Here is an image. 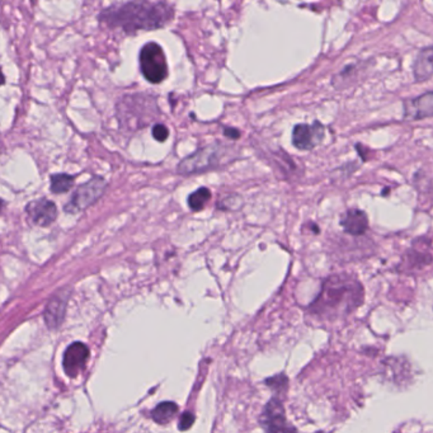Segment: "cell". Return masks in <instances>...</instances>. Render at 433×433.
Segmentation results:
<instances>
[{"label":"cell","mask_w":433,"mask_h":433,"mask_svg":"<svg viewBox=\"0 0 433 433\" xmlns=\"http://www.w3.org/2000/svg\"><path fill=\"white\" fill-rule=\"evenodd\" d=\"M174 6L167 1H127L115 3L99 14V22L112 30L127 34L138 31H154L171 23Z\"/></svg>","instance_id":"6da1fadb"},{"label":"cell","mask_w":433,"mask_h":433,"mask_svg":"<svg viewBox=\"0 0 433 433\" xmlns=\"http://www.w3.org/2000/svg\"><path fill=\"white\" fill-rule=\"evenodd\" d=\"M363 302V286L349 273L329 276L309 311L324 321H333L351 314Z\"/></svg>","instance_id":"7a4b0ae2"},{"label":"cell","mask_w":433,"mask_h":433,"mask_svg":"<svg viewBox=\"0 0 433 433\" xmlns=\"http://www.w3.org/2000/svg\"><path fill=\"white\" fill-rule=\"evenodd\" d=\"M157 101L148 94H126L118 102L119 126L131 131L149 125L151 119L157 117Z\"/></svg>","instance_id":"3957f363"},{"label":"cell","mask_w":433,"mask_h":433,"mask_svg":"<svg viewBox=\"0 0 433 433\" xmlns=\"http://www.w3.org/2000/svg\"><path fill=\"white\" fill-rule=\"evenodd\" d=\"M234 154V149L220 143L206 145L193 154L184 157L178 164L177 172L182 176H192L214 171L235 159V157H233Z\"/></svg>","instance_id":"277c9868"},{"label":"cell","mask_w":433,"mask_h":433,"mask_svg":"<svg viewBox=\"0 0 433 433\" xmlns=\"http://www.w3.org/2000/svg\"><path fill=\"white\" fill-rule=\"evenodd\" d=\"M138 61L144 78L153 84H159L168 77L167 58L163 49L157 42H149L141 49Z\"/></svg>","instance_id":"5b68a950"},{"label":"cell","mask_w":433,"mask_h":433,"mask_svg":"<svg viewBox=\"0 0 433 433\" xmlns=\"http://www.w3.org/2000/svg\"><path fill=\"white\" fill-rule=\"evenodd\" d=\"M105 187H107V183H105V178L94 176L88 182L79 186L78 188L74 190L64 210L72 215L78 214L80 211L86 210L89 206L96 204L99 198L103 196Z\"/></svg>","instance_id":"8992f818"},{"label":"cell","mask_w":433,"mask_h":433,"mask_svg":"<svg viewBox=\"0 0 433 433\" xmlns=\"http://www.w3.org/2000/svg\"><path fill=\"white\" fill-rule=\"evenodd\" d=\"M261 425L266 433H299L286 420L283 403L277 398H272L263 409Z\"/></svg>","instance_id":"52a82bcc"},{"label":"cell","mask_w":433,"mask_h":433,"mask_svg":"<svg viewBox=\"0 0 433 433\" xmlns=\"http://www.w3.org/2000/svg\"><path fill=\"white\" fill-rule=\"evenodd\" d=\"M325 136V127L315 121L314 124H299L294 127L292 131V145L296 149L302 151H310L321 145Z\"/></svg>","instance_id":"ba28073f"},{"label":"cell","mask_w":433,"mask_h":433,"mask_svg":"<svg viewBox=\"0 0 433 433\" xmlns=\"http://www.w3.org/2000/svg\"><path fill=\"white\" fill-rule=\"evenodd\" d=\"M28 220L37 226L46 228L58 219V207L53 201L47 198H39L26 206Z\"/></svg>","instance_id":"9c48e42d"},{"label":"cell","mask_w":433,"mask_h":433,"mask_svg":"<svg viewBox=\"0 0 433 433\" xmlns=\"http://www.w3.org/2000/svg\"><path fill=\"white\" fill-rule=\"evenodd\" d=\"M89 358V348L82 342H75L66 348L64 354V370L65 374L70 377L78 376L83 368H86V361Z\"/></svg>","instance_id":"30bf717a"},{"label":"cell","mask_w":433,"mask_h":433,"mask_svg":"<svg viewBox=\"0 0 433 433\" xmlns=\"http://www.w3.org/2000/svg\"><path fill=\"white\" fill-rule=\"evenodd\" d=\"M433 113V93H425L417 98L408 99L404 102V116L407 119H425L431 117Z\"/></svg>","instance_id":"8fae6325"},{"label":"cell","mask_w":433,"mask_h":433,"mask_svg":"<svg viewBox=\"0 0 433 433\" xmlns=\"http://www.w3.org/2000/svg\"><path fill=\"white\" fill-rule=\"evenodd\" d=\"M342 229L349 235L360 236L366 234L368 230V217L365 211L349 209L341 217Z\"/></svg>","instance_id":"7c38bea8"},{"label":"cell","mask_w":433,"mask_h":433,"mask_svg":"<svg viewBox=\"0 0 433 433\" xmlns=\"http://www.w3.org/2000/svg\"><path fill=\"white\" fill-rule=\"evenodd\" d=\"M67 297L64 295L53 296L50 302H47L44 318L46 325L50 329H58L61 323L64 322L66 311V300Z\"/></svg>","instance_id":"4fadbf2b"},{"label":"cell","mask_w":433,"mask_h":433,"mask_svg":"<svg viewBox=\"0 0 433 433\" xmlns=\"http://www.w3.org/2000/svg\"><path fill=\"white\" fill-rule=\"evenodd\" d=\"M408 258L412 266H429L432 262L431 256V239L429 236L427 238H420L414 242L411 250L408 252Z\"/></svg>","instance_id":"5bb4252c"},{"label":"cell","mask_w":433,"mask_h":433,"mask_svg":"<svg viewBox=\"0 0 433 433\" xmlns=\"http://www.w3.org/2000/svg\"><path fill=\"white\" fill-rule=\"evenodd\" d=\"M432 47L428 46L420 50L415 58L413 65L414 79L417 82H426L432 77Z\"/></svg>","instance_id":"9a60e30c"},{"label":"cell","mask_w":433,"mask_h":433,"mask_svg":"<svg viewBox=\"0 0 433 433\" xmlns=\"http://www.w3.org/2000/svg\"><path fill=\"white\" fill-rule=\"evenodd\" d=\"M178 412V406L173 401H164L160 403L153 412L151 417L159 425H167L168 422H171Z\"/></svg>","instance_id":"2e32d148"},{"label":"cell","mask_w":433,"mask_h":433,"mask_svg":"<svg viewBox=\"0 0 433 433\" xmlns=\"http://www.w3.org/2000/svg\"><path fill=\"white\" fill-rule=\"evenodd\" d=\"M211 200V190L206 187H201L198 190H195L193 193H190L187 202L192 211H201L204 210L206 207V205L210 202Z\"/></svg>","instance_id":"e0dca14e"},{"label":"cell","mask_w":433,"mask_h":433,"mask_svg":"<svg viewBox=\"0 0 433 433\" xmlns=\"http://www.w3.org/2000/svg\"><path fill=\"white\" fill-rule=\"evenodd\" d=\"M75 177L70 176V174H65V173H61V174H53L50 178V190L55 193V195H59V193H65L67 190H72V184H74Z\"/></svg>","instance_id":"ac0fdd59"},{"label":"cell","mask_w":433,"mask_h":433,"mask_svg":"<svg viewBox=\"0 0 433 433\" xmlns=\"http://www.w3.org/2000/svg\"><path fill=\"white\" fill-rule=\"evenodd\" d=\"M153 136L159 143H164L165 140L169 136V130L163 124H157L153 127Z\"/></svg>","instance_id":"d6986e66"},{"label":"cell","mask_w":433,"mask_h":433,"mask_svg":"<svg viewBox=\"0 0 433 433\" xmlns=\"http://www.w3.org/2000/svg\"><path fill=\"white\" fill-rule=\"evenodd\" d=\"M193 422H195V415L190 413V412H186V413H183V415L181 417V422H179V429H181V431H186V429H188V428L192 427V425H193Z\"/></svg>","instance_id":"ffe728a7"},{"label":"cell","mask_w":433,"mask_h":433,"mask_svg":"<svg viewBox=\"0 0 433 433\" xmlns=\"http://www.w3.org/2000/svg\"><path fill=\"white\" fill-rule=\"evenodd\" d=\"M224 135L225 136H228V138H233V140H236V138H239L240 136V131L239 130H236V129H225L224 130Z\"/></svg>","instance_id":"44dd1931"},{"label":"cell","mask_w":433,"mask_h":433,"mask_svg":"<svg viewBox=\"0 0 433 433\" xmlns=\"http://www.w3.org/2000/svg\"><path fill=\"white\" fill-rule=\"evenodd\" d=\"M4 82H6V78H4L3 72H1V70H0V86H1V84H4Z\"/></svg>","instance_id":"7402d4cb"},{"label":"cell","mask_w":433,"mask_h":433,"mask_svg":"<svg viewBox=\"0 0 433 433\" xmlns=\"http://www.w3.org/2000/svg\"><path fill=\"white\" fill-rule=\"evenodd\" d=\"M3 206H4V202L0 200V210H1V207H3Z\"/></svg>","instance_id":"603a6c76"}]
</instances>
